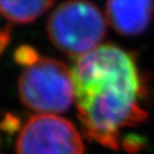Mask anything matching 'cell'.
<instances>
[{"instance_id": "6da1fadb", "label": "cell", "mask_w": 154, "mask_h": 154, "mask_svg": "<svg viewBox=\"0 0 154 154\" xmlns=\"http://www.w3.org/2000/svg\"><path fill=\"white\" fill-rule=\"evenodd\" d=\"M71 71L85 135L106 147L119 149L122 129L147 118L138 104L140 79L134 57L114 45H102L75 58Z\"/></svg>"}, {"instance_id": "7a4b0ae2", "label": "cell", "mask_w": 154, "mask_h": 154, "mask_svg": "<svg viewBox=\"0 0 154 154\" xmlns=\"http://www.w3.org/2000/svg\"><path fill=\"white\" fill-rule=\"evenodd\" d=\"M106 17L88 0H67L57 6L47 22L54 47L71 57H80L99 47L106 33Z\"/></svg>"}, {"instance_id": "3957f363", "label": "cell", "mask_w": 154, "mask_h": 154, "mask_svg": "<svg viewBox=\"0 0 154 154\" xmlns=\"http://www.w3.org/2000/svg\"><path fill=\"white\" fill-rule=\"evenodd\" d=\"M18 95L23 105L35 113H63L75 99L72 71L61 61L39 58L21 73Z\"/></svg>"}, {"instance_id": "277c9868", "label": "cell", "mask_w": 154, "mask_h": 154, "mask_svg": "<svg viewBox=\"0 0 154 154\" xmlns=\"http://www.w3.org/2000/svg\"><path fill=\"white\" fill-rule=\"evenodd\" d=\"M77 128L55 114H39L24 125L16 143V154H83Z\"/></svg>"}, {"instance_id": "5b68a950", "label": "cell", "mask_w": 154, "mask_h": 154, "mask_svg": "<svg viewBox=\"0 0 154 154\" xmlns=\"http://www.w3.org/2000/svg\"><path fill=\"white\" fill-rule=\"evenodd\" d=\"M153 0H106V21L122 35L143 33L152 20Z\"/></svg>"}, {"instance_id": "8992f818", "label": "cell", "mask_w": 154, "mask_h": 154, "mask_svg": "<svg viewBox=\"0 0 154 154\" xmlns=\"http://www.w3.org/2000/svg\"><path fill=\"white\" fill-rule=\"evenodd\" d=\"M55 0H0L1 14L11 23H30L53 6Z\"/></svg>"}, {"instance_id": "52a82bcc", "label": "cell", "mask_w": 154, "mask_h": 154, "mask_svg": "<svg viewBox=\"0 0 154 154\" xmlns=\"http://www.w3.org/2000/svg\"><path fill=\"white\" fill-rule=\"evenodd\" d=\"M39 60L38 54L34 49H32L29 46H23L21 48H18L15 53V61L22 65L30 66L33 63Z\"/></svg>"}]
</instances>
